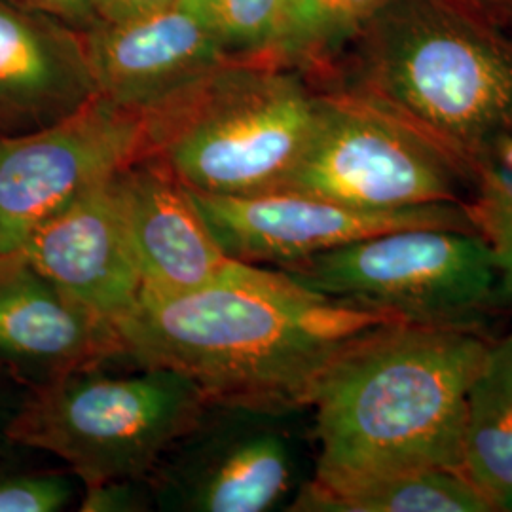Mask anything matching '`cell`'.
<instances>
[{"mask_svg": "<svg viewBox=\"0 0 512 512\" xmlns=\"http://www.w3.org/2000/svg\"><path fill=\"white\" fill-rule=\"evenodd\" d=\"M0 355L48 380L126 357L116 323L74 302L18 255L0 256Z\"/></svg>", "mask_w": 512, "mask_h": 512, "instance_id": "cell-15", "label": "cell"}, {"mask_svg": "<svg viewBox=\"0 0 512 512\" xmlns=\"http://www.w3.org/2000/svg\"><path fill=\"white\" fill-rule=\"evenodd\" d=\"M274 412L211 403L200 421L148 476L165 511L264 512L293 482L285 437L266 421Z\"/></svg>", "mask_w": 512, "mask_h": 512, "instance_id": "cell-9", "label": "cell"}, {"mask_svg": "<svg viewBox=\"0 0 512 512\" xmlns=\"http://www.w3.org/2000/svg\"><path fill=\"white\" fill-rule=\"evenodd\" d=\"M349 48L329 90L393 114L467 169L512 126V44L471 0H389Z\"/></svg>", "mask_w": 512, "mask_h": 512, "instance_id": "cell-3", "label": "cell"}, {"mask_svg": "<svg viewBox=\"0 0 512 512\" xmlns=\"http://www.w3.org/2000/svg\"><path fill=\"white\" fill-rule=\"evenodd\" d=\"M490 346L480 330L387 323L366 332L313 397L319 456L311 484L461 473L467 393Z\"/></svg>", "mask_w": 512, "mask_h": 512, "instance_id": "cell-2", "label": "cell"}, {"mask_svg": "<svg viewBox=\"0 0 512 512\" xmlns=\"http://www.w3.org/2000/svg\"><path fill=\"white\" fill-rule=\"evenodd\" d=\"M190 6L232 61H274L287 0H181Z\"/></svg>", "mask_w": 512, "mask_h": 512, "instance_id": "cell-20", "label": "cell"}, {"mask_svg": "<svg viewBox=\"0 0 512 512\" xmlns=\"http://www.w3.org/2000/svg\"><path fill=\"white\" fill-rule=\"evenodd\" d=\"M461 475L492 511H512V334L490 346L469 387Z\"/></svg>", "mask_w": 512, "mask_h": 512, "instance_id": "cell-16", "label": "cell"}, {"mask_svg": "<svg viewBox=\"0 0 512 512\" xmlns=\"http://www.w3.org/2000/svg\"><path fill=\"white\" fill-rule=\"evenodd\" d=\"M179 2L181 0H95V10L101 21H126L164 10Z\"/></svg>", "mask_w": 512, "mask_h": 512, "instance_id": "cell-24", "label": "cell"}, {"mask_svg": "<svg viewBox=\"0 0 512 512\" xmlns=\"http://www.w3.org/2000/svg\"><path fill=\"white\" fill-rule=\"evenodd\" d=\"M471 2L512 44V0H471Z\"/></svg>", "mask_w": 512, "mask_h": 512, "instance_id": "cell-25", "label": "cell"}, {"mask_svg": "<svg viewBox=\"0 0 512 512\" xmlns=\"http://www.w3.org/2000/svg\"><path fill=\"white\" fill-rule=\"evenodd\" d=\"M315 293L399 323L480 330L511 298L476 232L404 228L277 268Z\"/></svg>", "mask_w": 512, "mask_h": 512, "instance_id": "cell-6", "label": "cell"}, {"mask_svg": "<svg viewBox=\"0 0 512 512\" xmlns=\"http://www.w3.org/2000/svg\"><path fill=\"white\" fill-rule=\"evenodd\" d=\"M73 480L59 475L0 478V512H55L74 499Z\"/></svg>", "mask_w": 512, "mask_h": 512, "instance_id": "cell-21", "label": "cell"}, {"mask_svg": "<svg viewBox=\"0 0 512 512\" xmlns=\"http://www.w3.org/2000/svg\"><path fill=\"white\" fill-rule=\"evenodd\" d=\"M101 366L50 378L8 431L63 459L84 488L147 480L211 404L179 370L137 365L139 372L107 374Z\"/></svg>", "mask_w": 512, "mask_h": 512, "instance_id": "cell-5", "label": "cell"}, {"mask_svg": "<svg viewBox=\"0 0 512 512\" xmlns=\"http://www.w3.org/2000/svg\"><path fill=\"white\" fill-rule=\"evenodd\" d=\"M389 0H287L274 63L306 78H329L334 65Z\"/></svg>", "mask_w": 512, "mask_h": 512, "instance_id": "cell-18", "label": "cell"}, {"mask_svg": "<svg viewBox=\"0 0 512 512\" xmlns=\"http://www.w3.org/2000/svg\"><path fill=\"white\" fill-rule=\"evenodd\" d=\"M95 95L82 33L0 0V135L54 126Z\"/></svg>", "mask_w": 512, "mask_h": 512, "instance_id": "cell-14", "label": "cell"}, {"mask_svg": "<svg viewBox=\"0 0 512 512\" xmlns=\"http://www.w3.org/2000/svg\"><path fill=\"white\" fill-rule=\"evenodd\" d=\"M279 190L361 211H401L461 205L471 194V173L393 114L357 95L323 90L310 143Z\"/></svg>", "mask_w": 512, "mask_h": 512, "instance_id": "cell-7", "label": "cell"}, {"mask_svg": "<svg viewBox=\"0 0 512 512\" xmlns=\"http://www.w3.org/2000/svg\"><path fill=\"white\" fill-rule=\"evenodd\" d=\"M114 177L40 224L18 256L118 327L137 308L143 281Z\"/></svg>", "mask_w": 512, "mask_h": 512, "instance_id": "cell-12", "label": "cell"}, {"mask_svg": "<svg viewBox=\"0 0 512 512\" xmlns=\"http://www.w3.org/2000/svg\"><path fill=\"white\" fill-rule=\"evenodd\" d=\"M190 192L224 255L270 268L404 228L433 226L476 232L459 203H431L401 211H361L285 190L253 196Z\"/></svg>", "mask_w": 512, "mask_h": 512, "instance_id": "cell-10", "label": "cell"}, {"mask_svg": "<svg viewBox=\"0 0 512 512\" xmlns=\"http://www.w3.org/2000/svg\"><path fill=\"white\" fill-rule=\"evenodd\" d=\"M150 497L154 499L152 488L150 484L145 486V480H110V482L84 488L80 511H147Z\"/></svg>", "mask_w": 512, "mask_h": 512, "instance_id": "cell-22", "label": "cell"}, {"mask_svg": "<svg viewBox=\"0 0 512 512\" xmlns=\"http://www.w3.org/2000/svg\"><path fill=\"white\" fill-rule=\"evenodd\" d=\"M469 171L471 194L461 205L492 251L512 298V126L476 150Z\"/></svg>", "mask_w": 512, "mask_h": 512, "instance_id": "cell-19", "label": "cell"}, {"mask_svg": "<svg viewBox=\"0 0 512 512\" xmlns=\"http://www.w3.org/2000/svg\"><path fill=\"white\" fill-rule=\"evenodd\" d=\"M114 183L141 272V296L196 291L232 262L222 253L190 188L160 162L141 158L122 169Z\"/></svg>", "mask_w": 512, "mask_h": 512, "instance_id": "cell-13", "label": "cell"}, {"mask_svg": "<svg viewBox=\"0 0 512 512\" xmlns=\"http://www.w3.org/2000/svg\"><path fill=\"white\" fill-rule=\"evenodd\" d=\"M145 116L95 95L54 126L0 135V256L145 154Z\"/></svg>", "mask_w": 512, "mask_h": 512, "instance_id": "cell-8", "label": "cell"}, {"mask_svg": "<svg viewBox=\"0 0 512 512\" xmlns=\"http://www.w3.org/2000/svg\"><path fill=\"white\" fill-rule=\"evenodd\" d=\"M319 92L274 61H228L145 116V154L211 196L279 190L317 122Z\"/></svg>", "mask_w": 512, "mask_h": 512, "instance_id": "cell-4", "label": "cell"}, {"mask_svg": "<svg viewBox=\"0 0 512 512\" xmlns=\"http://www.w3.org/2000/svg\"><path fill=\"white\" fill-rule=\"evenodd\" d=\"M289 511L300 512H492L475 486L450 469L374 476L338 488L308 482Z\"/></svg>", "mask_w": 512, "mask_h": 512, "instance_id": "cell-17", "label": "cell"}, {"mask_svg": "<svg viewBox=\"0 0 512 512\" xmlns=\"http://www.w3.org/2000/svg\"><path fill=\"white\" fill-rule=\"evenodd\" d=\"M387 323L399 321L232 260L196 291L141 296L118 330L135 365L183 372L209 403L285 416L311 408L336 359Z\"/></svg>", "mask_w": 512, "mask_h": 512, "instance_id": "cell-1", "label": "cell"}, {"mask_svg": "<svg viewBox=\"0 0 512 512\" xmlns=\"http://www.w3.org/2000/svg\"><path fill=\"white\" fill-rule=\"evenodd\" d=\"M12 2L59 19L76 29L78 33H86L99 21L95 0H12Z\"/></svg>", "mask_w": 512, "mask_h": 512, "instance_id": "cell-23", "label": "cell"}, {"mask_svg": "<svg viewBox=\"0 0 512 512\" xmlns=\"http://www.w3.org/2000/svg\"><path fill=\"white\" fill-rule=\"evenodd\" d=\"M82 37L97 95L143 116L232 61L184 2L126 21L99 19Z\"/></svg>", "mask_w": 512, "mask_h": 512, "instance_id": "cell-11", "label": "cell"}]
</instances>
